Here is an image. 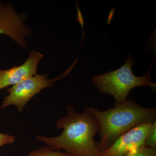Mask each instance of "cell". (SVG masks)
Masks as SVG:
<instances>
[{
  "label": "cell",
  "instance_id": "1",
  "mask_svg": "<svg viewBox=\"0 0 156 156\" xmlns=\"http://www.w3.org/2000/svg\"><path fill=\"white\" fill-rule=\"evenodd\" d=\"M56 128L62 129L58 136H37L36 139L53 150H63L71 156H104L94 139L98 132L97 121L86 108L80 113L68 105L67 114L57 121Z\"/></svg>",
  "mask_w": 156,
  "mask_h": 156
},
{
  "label": "cell",
  "instance_id": "2",
  "mask_svg": "<svg viewBox=\"0 0 156 156\" xmlns=\"http://www.w3.org/2000/svg\"><path fill=\"white\" fill-rule=\"evenodd\" d=\"M112 108L100 111L86 106L95 117L98 125L101 151L106 150L120 136L138 125L156 121L155 108L144 107L133 100L115 104Z\"/></svg>",
  "mask_w": 156,
  "mask_h": 156
},
{
  "label": "cell",
  "instance_id": "3",
  "mask_svg": "<svg viewBox=\"0 0 156 156\" xmlns=\"http://www.w3.org/2000/svg\"><path fill=\"white\" fill-rule=\"evenodd\" d=\"M134 62L129 54L123 66L115 70L94 76L92 83L101 93L112 95L115 101V104L127 100L129 92L135 87H149L155 91L156 84L152 82L151 68L145 75L136 76L131 69Z\"/></svg>",
  "mask_w": 156,
  "mask_h": 156
},
{
  "label": "cell",
  "instance_id": "4",
  "mask_svg": "<svg viewBox=\"0 0 156 156\" xmlns=\"http://www.w3.org/2000/svg\"><path fill=\"white\" fill-rule=\"evenodd\" d=\"M69 72L67 71L60 76L54 79H48L46 74H36L7 90L9 95L4 98L1 108L5 109L10 105L17 107V111L22 112L25 105L34 96L47 87H53L55 82Z\"/></svg>",
  "mask_w": 156,
  "mask_h": 156
},
{
  "label": "cell",
  "instance_id": "5",
  "mask_svg": "<svg viewBox=\"0 0 156 156\" xmlns=\"http://www.w3.org/2000/svg\"><path fill=\"white\" fill-rule=\"evenodd\" d=\"M25 17L17 14L11 3L0 1V35H6L22 48H26L28 44L25 38L31 33L23 23Z\"/></svg>",
  "mask_w": 156,
  "mask_h": 156
},
{
  "label": "cell",
  "instance_id": "6",
  "mask_svg": "<svg viewBox=\"0 0 156 156\" xmlns=\"http://www.w3.org/2000/svg\"><path fill=\"white\" fill-rule=\"evenodd\" d=\"M151 123L138 125L120 136L103 151L104 156H124L144 146V140Z\"/></svg>",
  "mask_w": 156,
  "mask_h": 156
},
{
  "label": "cell",
  "instance_id": "7",
  "mask_svg": "<svg viewBox=\"0 0 156 156\" xmlns=\"http://www.w3.org/2000/svg\"><path fill=\"white\" fill-rule=\"evenodd\" d=\"M43 56L41 53L32 50L23 64L8 69H0V90L14 86L37 74L38 65Z\"/></svg>",
  "mask_w": 156,
  "mask_h": 156
},
{
  "label": "cell",
  "instance_id": "8",
  "mask_svg": "<svg viewBox=\"0 0 156 156\" xmlns=\"http://www.w3.org/2000/svg\"><path fill=\"white\" fill-rule=\"evenodd\" d=\"M27 156H71L60 150H53L48 146L31 151Z\"/></svg>",
  "mask_w": 156,
  "mask_h": 156
},
{
  "label": "cell",
  "instance_id": "9",
  "mask_svg": "<svg viewBox=\"0 0 156 156\" xmlns=\"http://www.w3.org/2000/svg\"><path fill=\"white\" fill-rule=\"evenodd\" d=\"M144 146L156 149V121L151 123L147 133Z\"/></svg>",
  "mask_w": 156,
  "mask_h": 156
},
{
  "label": "cell",
  "instance_id": "10",
  "mask_svg": "<svg viewBox=\"0 0 156 156\" xmlns=\"http://www.w3.org/2000/svg\"><path fill=\"white\" fill-rule=\"evenodd\" d=\"M124 156H156V149L144 146L139 149Z\"/></svg>",
  "mask_w": 156,
  "mask_h": 156
},
{
  "label": "cell",
  "instance_id": "11",
  "mask_svg": "<svg viewBox=\"0 0 156 156\" xmlns=\"http://www.w3.org/2000/svg\"><path fill=\"white\" fill-rule=\"evenodd\" d=\"M15 137L10 134L0 133V147L4 145H9L15 142Z\"/></svg>",
  "mask_w": 156,
  "mask_h": 156
}]
</instances>
